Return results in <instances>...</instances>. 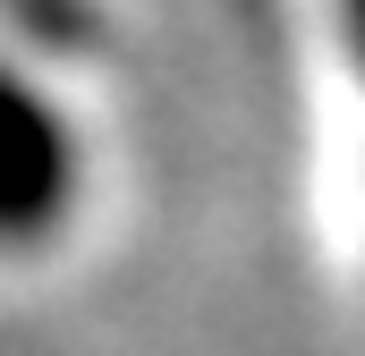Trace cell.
I'll use <instances>...</instances> for the list:
<instances>
[{"label": "cell", "instance_id": "obj_1", "mask_svg": "<svg viewBox=\"0 0 365 356\" xmlns=\"http://www.w3.org/2000/svg\"><path fill=\"white\" fill-rule=\"evenodd\" d=\"M77 136L60 119V102L0 68V246H43L68 212H77Z\"/></svg>", "mask_w": 365, "mask_h": 356}, {"label": "cell", "instance_id": "obj_2", "mask_svg": "<svg viewBox=\"0 0 365 356\" xmlns=\"http://www.w3.org/2000/svg\"><path fill=\"white\" fill-rule=\"evenodd\" d=\"M340 26H349V60H357V77H365V0H340Z\"/></svg>", "mask_w": 365, "mask_h": 356}]
</instances>
